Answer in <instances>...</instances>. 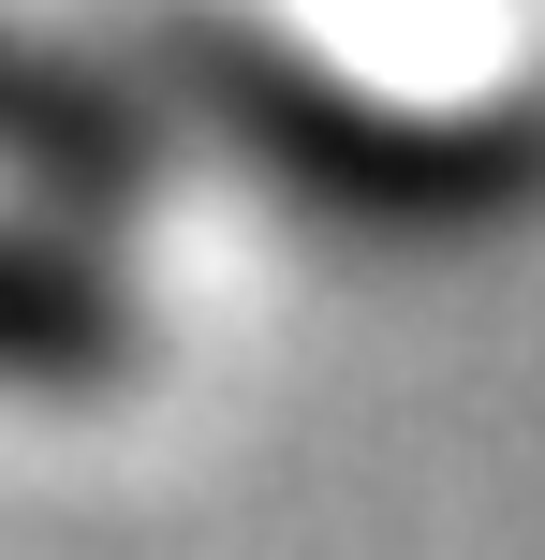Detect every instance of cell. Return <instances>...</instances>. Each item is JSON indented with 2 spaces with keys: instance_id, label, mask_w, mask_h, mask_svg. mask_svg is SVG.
<instances>
[{
  "instance_id": "6da1fadb",
  "label": "cell",
  "mask_w": 545,
  "mask_h": 560,
  "mask_svg": "<svg viewBox=\"0 0 545 560\" xmlns=\"http://www.w3.org/2000/svg\"><path fill=\"white\" fill-rule=\"evenodd\" d=\"M104 339H118V310L74 266L0 236V369H104Z\"/></svg>"
},
{
  "instance_id": "7a4b0ae2",
  "label": "cell",
  "mask_w": 545,
  "mask_h": 560,
  "mask_svg": "<svg viewBox=\"0 0 545 560\" xmlns=\"http://www.w3.org/2000/svg\"><path fill=\"white\" fill-rule=\"evenodd\" d=\"M0 148L15 163H59V177H104V118L59 74H29V59H0Z\"/></svg>"
}]
</instances>
